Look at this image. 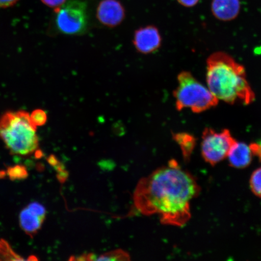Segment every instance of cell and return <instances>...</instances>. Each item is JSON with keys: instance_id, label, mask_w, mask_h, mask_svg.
Wrapping results in <instances>:
<instances>
[{"instance_id": "1", "label": "cell", "mask_w": 261, "mask_h": 261, "mask_svg": "<svg viewBox=\"0 0 261 261\" xmlns=\"http://www.w3.org/2000/svg\"><path fill=\"white\" fill-rule=\"evenodd\" d=\"M200 191L194 176L171 160L140 179L133 200L142 214L159 215L163 224L182 227L191 219V201Z\"/></svg>"}, {"instance_id": "2", "label": "cell", "mask_w": 261, "mask_h": 261, "mask_svg": "<svg viewBox=\"0 0 261 261\" xmlns=\"http://www.w3.org/2000/svg\"><path fill=\"white\" fill-rule=\"evenodd\" d=\"M208 89L219 100L249 105L255 99L243 65L223 51L212 54L207 60Z\"/></svg>"}, {"instance_id": "3", "label": "cell", "mask_w": 261, "mask_h": 261, "mask_svg": "<svg viewBox=\"0 0 261 261\" xmlns=\"http://www.w3.org/2000/svg\"><path fill=\"white\" fill-rule=\"evenodd\" d=\"M0 139L13 155H31L39 146L37 127L25 111L8 112L0 117Z\"/></svg>"}, {"instance_id": "4", "label": "cell", "mask_w": 261, "mask_h": 261, "mask_svg": "<svg viewBox=\"0 0 261 261\" xmlns=\"http://www.w3.org/2000/svg\"><path fill=\"white\" fill-rule=\"evenodd\" d=\"M178 86L174 91L175 107L179 112L190 109L192 112L200 113L216 107L219 100L210 89L202 84L189 71L178 75Z\"/></svg>"}, {"instance_id": "5", "label": "cell", "mask_w": 261, "mask_h": 261, "mask_svg": "<svg viewBox=\"0 0 261 261\" xmlns=\"http://www.w3.org/2000/svg\"><path fill=\"white\" fill-rule=\"evenodd\" d=\"M59 32L67 35H80L88 27L87 6L81 0H70L55 10Z\"/></svg>"}, {"instance_id": "6", "label": "cell", "mask_w": 261, "mask_h": 261, "mask_svg": "<svg viewBox=\"0 0 261 261\" xmlns=\"http://www.w3.org/2000/svg\"><path fill=\"white\" fill-rule=\"evenodd\" d=\"M237 142L227 129L217 132L206 128L202 135L201 155L205 162L215 165L227 158L231 147Z\"/></svg>"}, {"instance_id": "7", "label": "cell", "mask_w": 261, "mask_h": 261, "mask_svg": "<svg viewBox=\"0 0 261 261\" xmlns=\"http://www.w3.org/2000/svg\"><path fill=\"white\" fill-rule=\"evenodd\" d=\"M96 17L106 27L116 28L125 19V9L119 0H102L97 6Z\"/></svg>"}, {"instance_id": "8", "label": "cell", "mask_w": 261, "mask_h": 261, "mask_svg": "<svg viewBox=\"0 0 261 261\" xmlns=\"http://www.w3.org/2000/svg\"><path fill=\"white\" fill-rule=\"evenodd\" d=\"M162 41L158 28L154 25H147L135 31L133 42L139 53L147 55L159 50L161 47Z\"/></svg>"}, {"instance_id": "9", "label": "cell", "mask_w": 261, "mask_h": 261, "mask_svg": "<svg viewBox=\"0 0 261 261\" xmlns=\"http://www.w3.org/2000/svg\"><path fill=\"white\" fill-rule=\"evenodd\" d=\"M241 9L240 0H212L211 10L215 18L223 21L236 19Z\"/></svg>"}, {"instance_id": "10", "label": "cell", "mask_w": 261, "mask_h": 261, "mask_svg": "<svg viewBox=\"0 0 261 261\" xmlns=\"http://www.w3.org/2000/svg\"><path fill=\"white\" fill-rule=\"evenodd\" d=\"M253 154L250 146L243 142H237L231 147L227 155L231 166L237 169H244L250 165Z\"/></svg>"}, {"instance_id": "11", "label": "cell", "mask_w": 261, "mask_h": 261, "mask_svg": "<svg viewBox=\"0 0 261 261\" xmlns=\"http://www.w3.org/2000/svg\"><path fill=\"white\" fill-rule=\"evenodd\" d=\"M45 218L27 207L19 215V224L25 233L33 237L40 230Z\"/></svg>"}, {"instance_id": "12", "label": "cell", "mask_w": 261, "mask_h": 261, "mask_svg": "<svg viewBox=\"0 0 261 261\" xmlns=\"http://www.w3.org/2000/svg\"><path fill=\"white\" fill-rule=\"evenodd\" d=\"M76 260H129V254L122 250H117L112 252L101 254L100 256L94 254H88L86 255L79 256Z\"/></svg>"}, {"instance_id": "13", "label": "cell", "mask_w": 261, "mask_h": 261, "mask_svg": "<svg viewBox=\"0 0 261 261\" xmlns=\"http://www.w3.org/2000/svg\"><path fill=\"white\" fill-rule=\"evenodd\" d=\"M174 136L175 141L180 146L185 158L188 159L195 148L196 140L194 137L184 133L175 134Z\"/></svg>"}, {"instance_id": "14", "label": "cell", "mask_w": 261, "mask_h": 261, "mask_svg": "<svg viewBox=\"0 0 261 261\" xmlns=\"http://www.w3.org/2000/svg\"><path fill=\"white\" fill-rule=\"evenodd\" d=\"M24 260V259L12 250L7 241L0 240V260Z\"/></svg>"}, {"instance_id": "15", "label": "cell", "mask_w": 261, "mask_h": 261, "mask_svg": "<svg viewBox=\"0 0 261 261\" xmlns=\"http://www.w3.org/2000/svg\"><path fill=\"white\" fill-rule=\"evenodd\" d=\"M7 174L12 180H19L28 177V172L25 166L19 165L8 168Z\"/></svg>"}, {"instance_id": "16", "label": "cell", "mask_w": 261, "mask_h": 261, "mask_svg": "<svg viewBox=\"0 0 261 261\" xmlns=\"http://www.w3.org/2000/svg\"><path fill=\"white\" fill-rule=\"evenodd\" d=\"M250 186L253 193L261 198V167L253 172L250 179Z\"/></svg>"}, {"instance_id": "17", "label": "cell", "mask_w": 261, "mask_h": 261, "mask_svg": "<svg viewBox=\"0 0 261 261\" xmlns=\"http://www.w3.org/2000/svg\"><path fill=\"white\" fill-rule=\"evenodd\" d=\"M31 121L35 127L42 126L47 121V114L43 110H35L30 115Z\"/></svg>"}, {"instance_id": "18", "label": "cell", "mask_w": 261, "mask_h": 261, "mask_svg": "<svg viewBox=\"0 0 261 261\" xmlns=\"http://www.w3.org/2000/svg\"><path fill=\"white\" fill-rule=\"evenodd\" d=\"M66 1L67 0H41L43 4L55 10L60 8Z\"/></svg>"}, {"instance_id": "19", "label": "cell", "mask_w": 261, "mask_h": 261, "mask_svg": "<svg viewBox=\"0 0 261 261\" xmlns=\"http://www.w3.org/2000/svg\"><path fill=\"white\" fill-rule=\"evenodd\" d=\"M250 146L253 155H257L261 160V142L252 143Z\"/></svg>"}, {"instance_id": "20", "label": "cell", "mask_w": 261, "mask_h": 261, "mask_svg": "<svg viewBox=\"0 0 261 261\" xmlns=\"http://www.w3.org/2000/svg\"><path fill=\"white\" fill-rule=\"evenodd\" d=\"M179 4L187 8L193 7L197 4L199 0H177Z\"/></svg>"}, {"instance_id": "21", "label": "cell", "mask_w": 261, "mask_h": 261, "mask_svg": "<svg viewBox=\"0 0 261 261\" xmlns=\"http://www.w3.org/2000/svg\"><path fill=\"white\" fill-rule=\"evenodd\" d=\"M18 0H0V8H7L14 6Z\"/></svg>"}, {"instance_id": "22", "label": "cell", "mask_w": 261, "mask_h": 261, "mask_svg": "<svg viewBox=\"0 0 261 261\" xmlns=\"http://www.w3.org/2000/svg\"><path fill=\"white\" fill-rule=\"evenodd\" d=\"M28 260H38V259L35 256H31L30 257H29Z\"/></svg>"}]
</instances>
